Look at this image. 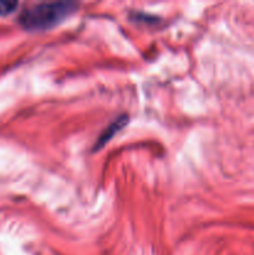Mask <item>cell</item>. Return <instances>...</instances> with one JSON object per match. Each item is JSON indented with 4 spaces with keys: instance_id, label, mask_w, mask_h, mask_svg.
I'll list each match as a JSON object with an SVG mask.
<instances>
[{
    "instance_id": "cell-3",
    "label": "cell",
    "mask_w": 254,
    "mask_h": 255,
    "mask_svg": "<svg viewBox=\"0 0 254 255\" xmlns=\"http://www.w3.org/2000/svg\"><path fill=\"white\" fill-rule=\"evenodd\" d=\"M19 2L17 1H10V0H0V16H6V15L11 14L15 11Z\"/></svg>"
},
{
    "instance_id": "cell-2",
    "label": "cell",
    "mask_w": 254,
    "mask_h": 255,
    "mask_svg": "<svg viewBox=\"0 0 254 255\" xmlns=\"http://www.w3.org/2000/svg\"><path fill=\"white\" fill-rule=\"evenodd\" d=\"M127 122H128V116H127V115H121V116H119L117 119H115L114 121L101 132L99 138L96 139V143H95L94 146L95 151L102 148L107 142H110V139H111L117 132H120L125 126H126Z\"/></svg>"
},
{
    "instance_id": "cell-1",
    "label": "cell",
    "mask_w": 254,
    "mask_h": 255,
    "mask_svg": "<svg viewBox=\"0 0 254 255\" xmlns=\"http://www.w3.org/2000/svg\"><path fill=\"white\" fill-rule=\"evenodd\" d=\"M79 7L76 1H49L34 4L19 16V24L29 31H44L56 26L74 14Z\"/></svg>"
}]
</instances>
